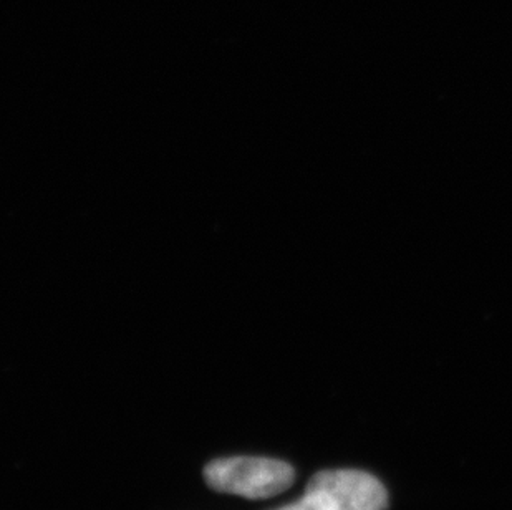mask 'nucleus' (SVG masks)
<instances>
[{
    "label": "nucleus",
    "mask_w": 512,
    "mask_h": 510,
    "mask_svg": "<svg viewBox=\"0 0 512 510\" xmlns=\"http://www.w3.org/2000/svg\"><path fill=\"white\" fill-rule=\"evenodd\" d=\"M279 510H337L334 502L330 501V497L324 492L315 491V489H307L305 496L299 501L290 504V506L282 507Z\"/></svg>",
    "instance_id": "obj_3"
},
{
    "label": "nucleus",
    "mask_w": 512,
    "mask_h": 510,
    "mask_svg": "<svg viewBox=\"0 0 512 510\" xmlns=\"http://www.w3.org/2000/svg\"><path fill=\"white\" fill-rule=\"evenodd\" d=\"M307 489L324 492L337 510H385L388 496L377 477L362 471H322Z\"/></svg>",
    "instance_id": "obj_2"
},
{
    "label": "nucleus",
    "mask_w": 512,
    "mask_h": 510,
    "mask_svg": "<svg viewBox=\"0 0 512 510\" xmlns=\"http://www.w3.org/2000/svg\"><path fill=\"white\" fill-rule=\"evenodd\" d=\"M294 467L269 458L216 459L204 467V479L214 491L267 499L287 491L294 482Z\"/></svg>",
    "instance_id": "obj_1"
}]
</instances>
